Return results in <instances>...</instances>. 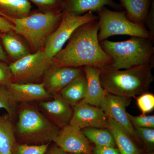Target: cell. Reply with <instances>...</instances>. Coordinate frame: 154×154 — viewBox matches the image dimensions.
<instances>
[{"instance_id":"obj_11","label":"cell","mask_w":154,"mask_h":154,"mask_svg":"<svg viewBox=\"0 0 154 154\" xmlns=\"http://www.w3.org/2000/svg\"><path fill=\"white\" fill-rule=\"evenodd\" d=\"M130 99L107 93L101 102L100 107L107 117L112 119L123 128L131 137L137 139V137L134 128L130 121L126 111V107L130 103Z\"/></svg>"},{"instance_id":"obj_7","label":"cell","mask_w":154,"mask_h":154,"mask_svg":"<svg viewBox=\"0 0 154 154\" xmlns=\"http://www.w3.org/2000/svg\"><path fill=\"white\" fill-rule=\"evenodd\" d=\"M53 64L52 59L48 57L42 49L30 54L9 65L12 74L11 83H39Z\"/></svg>"},{"instance_id":"obj_15","label":"cell","mask_w":154,"mask_h":154,"mask_svg":"<svg viewBox=\"0 0 154 154\" xmlns=\"http://www.w3.org/2000/svg\"><path fill=\"white\" fill-rule=\"evenodd\" d=\"M84 72L88 82L87 94L82 102L100 107L101 102L107 92L105 91L100 82V69L94 67H83Z\"/></svg>"},{"instance_id":"obj_39","label":"cell","mask_w":154,"mask_h":154,"mask_svg":"<svg viewBox=\"0 0 154 154\" xmlns=\"http://www.w3.org/2000/svg\"></svg>"},{"instance_id":"obj_19","label":"cell","mask_w":154,"mask_h":154,"mask_svg":"<svg viewBox=\"0 0 154 154\" xmlns=\"http://www.w3.org/2000/svg\"><path fill=\"white\" fill-rule=\"evenodd\" d=\"M108 129L113 135L116 145L120 154H140L139 151L132 140V137L120 125L109 118Z\"/></svg>"},{"instance_id":"obj_1","label":"cell","mask_w":154,"mask_h":154,"mask_svg":"<svg viewBox=\"0 0 154 154\" xmlns=\"http://www.w3.org/2000/svg\"><path fill=\"white\" fill-rule=\"evenodd\" d=\"M98 19L81 25L72 33L65 48L52 58L59 66L101 69L110 64L112 59L99 44Z\"/></svg>"},{"instance_id":"obj_34","label":"cell","mask_w":154,"mask_h":154,"mask_svg":"<svg viewBox=\"0 0 154 154\" xmlns=\"http://www.w3.org/2000/svg\"><path fill=\"white\" fill-rule=\"evenodd\" d=\"M66 153L63 151L62 149L60 148L57 146L55 145L53 146L49 151L45 154H66Z\"/></svg>"},{"instance_id":"obj_22","label":"cell","mask_w":154,"mask_h":154,"mask_svg":"<svg viewBox=\"0 0 154 154\" xmlns=\"http://www.w3.org/2000/svg\"><path fill=\"white\" fill-rule=\"evenodd\" d=\"M11 32L4 34L2 36V40L6 51L17 61L30 54V52L24 43Z\"/></svg>"},{"instance_id":"obj_24","label":"cell","mask_w":154,"mask_h":154,"mask_svg":"<svg viewBox=\"0 0 154 154\" xmlns=\"http://www.w3.org/2000/svg\"><path fill=\"white\" fill-rule=\"evenodd\" d=\"M17 105L14 102L8 85L0 84V109H5L14 120Z\"/></svg>"},{"instance_id":"obj_27","label":"cell","mask_w":154,"mask_h":154,"mask_svg":"<svg viewBox=\"0 0 154 154\" xmlns=\"http://www.w3.org/2000/svg\"><path fill=\"white\" fill-rule=\"evenodd\" d=\"M128 116L133 127L154 128V116L146 114L134 116L127 113Z\"/></svg>"},{"instance_id":"obj_6","label":"cell","mask_w":154,"mask_h":154,"mask_svg":"<svg viewBox=\"0 0 154 154\" xmlns=\"http://www.w3.org/2000/svg\"><path fill=\"white\" fill-rule=\"evenodd\" d=\"M99 42L106 40L114 35H129L150 38L146 27L133 23L127 18L125 12L110 11L104 7L98 11Z\"/></svg>"},{"instance_id":"obj_36","label":"cell","mask_w":154,"mask_h":154,"mask_svg":"<svg viewBox=\"0 0 154 154\" xmlns=\"http://www.w3.org/2000/svg\"><path fill=\"white\" fill-rule=\"evenodd\" d=\"M15 1L16 0H0V6L5 5Z\"/></svg>"},{"instance_id":"obj_17","label":"cell","mask_w":154,"mask_h":154,"mask_svg":"<svg viewBox=\"0 0 154 154\" xmlns=\"http://www.w3.org/2000/svg\"><path fill=\"white\" fill-rule=\"evenodd\" d=\"M17 141L13 119L7 113L0 115V154H14Z\"/></svg>"},{"instance_id":"obj_2","label":"cell","mask_w":154,"mask_h":154,"mask_svg":"<svg viewBox=\"0 0 154 154\" xmlns=\"http://www.w3.org/2000/svg\"><path fill=\"white\" fill-rule=\"evenodd\" d=\"M38 102L17 105L14 125L16 138L23 144L35 145L53 141L60 128L47 119L38 109Z\"/></svg>"},{"instance_id":"obj_3","label":"cell","mask_w":154,"mask_h":154,"mask_svg":"<svg viewBox=\"0 0 154 154\" xmlns=\"http://www.w3.org/2000/svg\"><path fill=\"white\" fill-rule=\"evenodd\" d=\"M153 66L140 65L123 70L105 66L100 69L102 88L107 93L131 98L146 93L154 80Z\"/></svg>"},{"instance_id":"obj_29","label":"cell","mask_w":154,"mask_h":154,"mask_svg":"<svg viewBox=\"0 0 154 154\" xmlns=\"http://www.w3.org/2000/svg\"><path fill=\"white\" fill-rule=\"evenodd\" d=\"M137 137L140 138L149 148L153 147L154 145V129L148 128L134 127Z\"/></svg>"},{"instance_id":"obj_38","label":"cell","mask_w":154,"mask_h":154,"mask_svg":"<svg viewBox=\"0 0 154 154\" xmlns=\"http://www.w3.org/2000/svg\"></svg>"},{"instance_id":"obj_21","label":"cell","mask_w":154,"mask_h":154,"mask_svg":"<svg viewBox=\"0 0 154 154\" xmlns=\"http://www.w3.org/2000/svg\"><path fill=\"white\" fill-rule=\"evenodd\" d=\"M82 130L88 140L95 144L96 146L115 147L116 146L112 134L107 128L90 127Z\"/></svg>"},{"instance_id":"obj_18","label":"cell","mask_w":154,"mask_h":154,"mask_svg":"<svg viewBox=\"0 0 154 154\" xmlns=\"http://www.w3.org/2000/svg\"><path fill=\"white\" fill-rule=\"evenodd\" d=\"M119 1L126 10L127 18L136 25L146 27V19L152 0Z\"/></svg>"},{"instance_id":"obj_32","label":"cell","mask_w":154,"mask_h":154,"mask_svg":"<svg viewBox=\"0 0 154 154\" xmlns=\"http://www.w3.org/2000/svg\"><path fill=\"white\" fill-rule=\"evenodd\" d=\"M94 154H120L117 149L110 146H95L92 149Z\"/></svg>"},{"instance_id":"obj_20","label":"cell","mask_w":154,"mask_h":154,"mask_svg":"<svg viewBox=\"0 0 154 154\" xmlns=\"http://www.w3.org/2000/svg\"><path fill=\"white\" fill-rule=\"evenodd\" d=\"M87 87L88 82L84 73L69 83L59 94L68 103L73 107L85 99Z\"/></svg>"},{"instance_id":"obj_26","label":"cell","mask_w":154,"mask_h":154,"mask_svg":"<svg viewBox=\"0 0 154 154\" xmlns=\"http://www.w3.org/2000/svg\"><path fill=\"white\" fill-rule=\"evenodd\" d=\"M38 7L42 12L63 11V0H28Z\"/></svg>"},{"instance_id":"obj_16","label":"cell","mask_w":154,"mask_h":154,"mask_svg":"<svg viewBox=\"0 0 154 154\" xmlns=\"http://www.w3.org/2000/svg\"><path fill=\"white\" fill-rule=\"evenodd\" d=\"M105 6L114 8H119L113 0H63L64 12L77 16L98 12Z\"/></svg>"},{"instance_id":"obj_23","label":"cell","mask_w":154,"mask_h":154,"mask_svg":"<svg viewBox=\"0 0 154 154\" xmlns=\"http://www.w3.org/2000/svg\"><path fill=\"white\" fill-rule=\"evenodd\" d=\"M31 9L28 0H16L5 5L0 6V13L13 18H21L30 15Z\"/></svg>"},{"instance_id":"obj_33","label":"cell","mask_w":154,"mask_h":154,"mask_svg":"<svg viewBox=\"0 0 154 154\" xmlns=\"http://www.w3.org/2000/svg\"><path fill=\"white\" fill-rule=\"evenodd\" d=\"M14 26L11 22L4 17H0V30L5 33L14 30Z\"/></svg>"},{"instance_id":"obj_8","label":"cell","mask_w":154,"mask_h":154,"mask_svg":"<svg viewBox=\"0 0 154 154\" xmlns=\"http://www.w3.org/2000/svg\"><path fill=\"white\" fill-rule=\"evenodd\" d=\"M63 12L60 24L48 36L42 49L46 56L51 59L63 49V45L77 28L85 23L98 19V17L92 12L81 16Z\"/></svg>"},{"instance_id":"obj_13","label":"cell","mask_w":154,"mask_h":154,"mask_svg":"<svg viewBox=\"0 0 154 154\" xmlns=\"http://www.w3.org/2000/svg\"><path fill=\"white\" fill-rule=\"evenodd\" d=\"M38 109L53 124L60 129L69 124L73 113L72 107L60 94L47 101L37 102Z\"/></svg>"},{"instance_id":"obj_9","label":"cell","mask_w":154,"mask_h":154,"mask_svg":"<svg viewBox=\"0 0 154 154\" xmlns=\"http://www.w3.org/2000/svg\"><path fill=\"white\" fill-rule=\"evenodd\" d=\"M53 141L66 153L93 154L89 140L82 129L75 125L69 124L61 128Z\"/></svg>"},{"instance_id":"obj_28","label":"cell","mask_w":154,"mask_h":154,"mask_svg":"<svg viewBox=\"0 0 154 154\" xmlns=\"http://www.w3.org/2000/svg\"><path fill=\"white\" fill-rule=\"evenodd\" d=\"M137 105L142 114L151 112L154 108V96L150 93H144L137 99Z\"/></svg>"},{"instance_id":"obj_14","label":"cell","mask_w":154,"mask_h":154,"mask_svg":"<svg viewBox=\"0 0 154 154\" xmlns=\"http://www.w3.org/2000/svg\"><path fill=\"white\" fill-rule=\"evenodd\" d=\"M16 104L47 101L52 96L46 91L42 83H11L8 85Z\"/></svg>"},{"instance_id":"obj_31","label":"cell","mask_w":154,"mask_h":154,"mask_svg":"<svg viewBox=\"0 0 154 154\" xmlns=\"http://www.w3.org/2000/svg\"><path fill=\"white\" fill-rule=\"evenodd\" d=\"M145 25L149 33L150 38L154 41V4L152 1L148 14L146 19Z\"/></svg>"},{"instance_id":"obj_5","label":"cell","mask_w":154,"mask_h":154,"mask_svg":"<svg viewBox=\"0 0 154 154\" xmlns=\"http://www.w3.org/2000/svg\"><path fill=\"white\" fill-rule=\"evenodd\" d=\"M63 11L36 12L21 18H13L0 13L14 26V31L24 37L35 52L43 49L48 36L57 28Z\"/></svg>"},{"instance_id":"obj_12","label":"cell","mask_w":154,"mask_h":154,"mask_svg":"<svg viewBox=\"0 0 154 154\" xmlns=\"http://www.w3.org/2000/svg\"><path fill=\"white\" fill-rule=\"evenodd\" d=\"M84 73L83 67L59 66L53 64L45 73L42 83L53 97L59 94L72 81Z\"/></svg>"},{"instance_id":"obj_10","label":"cell","mask_w":154,"mask_h":154,"mask_svg":"<svg viewBox=\"0 0 154 154\" xmlns=\"http://www.w3.org/2000/svg\"><path fill=\"white\" fill-rule=\"evenodd\" d=\"M71 125L82 129L86 128H108L109 119L101 107L81 102L72 107Z\"/></svg>"},{"instance_id":"obj_4","label":"cell","mask_w":154,"mask_h":154,"mask_svg":"<svg viewBox=\"0 0 154 154\" xmlns=\"http://www.w3.org/2000/svg\"><path fill=\"white\" fill-rule=\"evenodd\" d=\"M154 42L149 38L131 36L128 40L112 42L107 39L99 44L112 61L107 66L114 70L140 65H154Z\"/></svg>"},{"instance_id":"obj_35","label":"cell","mask_w":154,"mask_h":154,"mask_svg":"<svg viewBox=\"0 0 154 154\" xmlns=\"http://www.w3.org/2000/svg\"><path fill=\"white\" fill-rule=\"evenodd\" d=\"M7 57L4 52L0 44V60L5 61L7 60Z\"/></svg>"},{"instance_id":"obj_30","label":"cell","mask_w":154,"mask_h":154,"mask_svg":"<svg viewBox=\"0 0 154 154\" xmlns=\"http://www.w3.org/2000/svg\"><path fill=\"white\" fill-rule=\"evenodd\" d=\"M12 80V74L9 65L0 60V84L8 85Z\"/></svg>"},{"instance_id":"obj_37","label":"cell","mask_w":154,"mask_h":154,"mask_svg":"<svg viewBox=\"0 0 154 154\" xmlns=\"http://www.w3.org/2000/svg\"><path fill=\"white\" fill-rule=\"evenodd\" d=\"M146 154H154L153 153H150Z\"/></svg>"},{"instance_id":"obj_25","label":"cell","mask_w":154,"mask_h":154,"mask_svg":"<svg viewBox=\"0 0 154 154\" xmlns=\"http://www.w3.org/2000/svg\"><path fill=\"white\" fill-rule=\"evenodd\" d=\"M49 143L40 145H30L17 143L14 154H45Z\"/></svg>"}]
</instances>
